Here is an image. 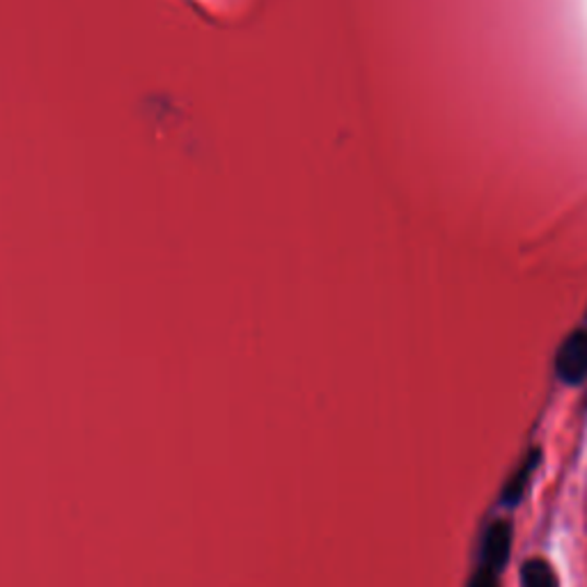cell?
<instances>
[{"mask_svg":"<svg viewBox=\"0 0 587 587\" xmlns=\"http://www.w3.org/2000/svg\"><path fill=\"white\" fill-rule=\"evenodd\" d=\"M555 374L567 386H580L587 379V331H574L564 337L555 354Z\"/></svg>","mask_w":587,"mask_h":587,"instance_id":"6da1fadb","label":"cell"},{"mask_svg":"<svg viewBox=\"0 0 587 587\" xmlns=\"http://www.w3.org/2000/svg\"><path fill=\"white\" fill-rule=\"evenodd\" d=\"M512 524L505 522V518H499L493 522L484 537H482V551H480V567L491 570L495 574H503L510 562L512 553Z\"/></svg>","mask_w":587,"mask_h":587,"instance_id":"7a4b0ae2","label":"cell"},{"mask_svg":"<svg viewBox=\"0 0 587 587\" xmlns=\"http://www.w3.org/2000/svg\"><path fill=\"white\" fill-rule=\"evenodd\" d=\"M539 462H541V450L535 447V450H530V453L526 455L524 464L514 470V476L507 480V484L501 491V503L505 507H516L518 503L524 501L528 482L532 478V472L537 470Z\"/></svg>","mask_w":587,"mask_h":587,"instance_id":"3957f363","label":"cell"},{"mask_svg":"<svg viewBox=\"0 0 587 587\" xmlns=\"http://www.w3.org/2000/svg\"><path fill=\"white\" fill-rule=\"evenodd\" d=\"M522 587H560L551 564L541 558H530L522 564Z\"/></svg>","mask_w":587,"mask_h":587,"instance_id":"277c9868","label":"cell"},{"mask_svg":"<svg viewBox=\"0 0 587 587\" xmlns=\"http://www.w3.org/2000/svg\"><path fill=\"white\" fill-rule=\"evenodd\" d=\"M468 587H501V583H499V574L491 572V570L480 567L476 574H472Z\"/></svg>","mask_w":587,"mask_h":587,"instance_id":"5b68a950","label":"cell"}]
</instances>
